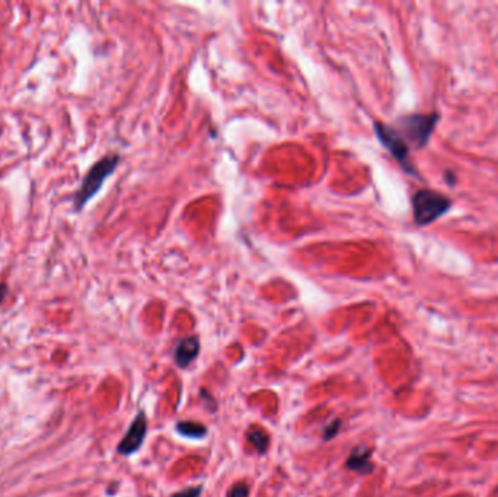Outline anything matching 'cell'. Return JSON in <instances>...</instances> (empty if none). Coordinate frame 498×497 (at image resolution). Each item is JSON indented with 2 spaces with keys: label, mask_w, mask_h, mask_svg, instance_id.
<instances>
[{
  "label": "cell",
  "mask_w": 498,
  "mask_h": 497,
  "mask_svg": "<svg viewBox=\"0 0 498 497\" xmlns=\"http://www.w3.org/2000/svg\"><path fill=\"white\" fill-rule=\"evenodd\" d=\"M246 440L251 443V447L258 454H266L270 447V436L267 435V431L264 429L259 427H252L246 433Z\"/></svg>",
  "instance_id": "obj_8"
},
{
  "label": "cell",
  "mask_w": 498,
  "mask_h": 497,
  "mask_svg": "<svg viewBox=\"0 0 498 497\" xmlns=\"http://www.w3.org/2000/svg\"><path fill=\"white\" fill-rule=\"evenodd\" d=\"M444 178H446V182H448L449 186H452V187H453V186L456 184V175H455L453 173H450V171H446Z\"/></svg>",
  "instance_id": "obj_13"
},
{
  "label": "cell",
  "mask_w": 498,
  "mask_h": 497,
  "mask_svg": "<svg viewBox=\"0 0 498 497\" xmlns=\"http://www.w3.org/2000/svg\"><path fill=\"white\" fill-rule=\"evenodd\" d=\"M200 353V342L197 337H187L182 338L181 342L177 344L174 359L177 366L181 369H186L191 364V362L195 360Z\"/></svg>",
  "instance_id": "obj_6"
},
{
  "label": "cell",
  "mask_w": 498,
  "mask_h": 497,
  "mask_svg": "<svg viewBox=\"0 0 498 497\" xmlns=\"http://www.w3.org/2000/svg\"><path fill=\"white\" fill-rule=\"evenodd\" d=\"M339 429H341V420H334L331 425H328L326 429L323 430V439L330 440V439L335 438L338 435Z\"/></svg>",
  "instance_id": "obj_11"
},
{
  "label": "cell",
  "mask_w": 498,
  "mask_h": 497,
  "mask_svg": "<svg viewBox=\"0 0 498 497\" xmlns=\"http://www.w3.org/2000/svg\"><path fill=\"white\" fill-rule=\"evenodd\" d=\"M177 430L182 436L192 439H200L207 435V427L197 422H179L177 425Z\"/></svg>",
  "instance_id": "obj_9"
},
{
  "label": "cell",
  "mask_w": 498,
  "mask_h": 497,
  "mask_svg": "<svg viewBox=\"0 0 498 497\" xmlns=\"http://www.w3.org/2000/svg\"><path fill=\"white\" fill-rule=\"evenodd\" d=\"M440 120L439 113L428 114H411L401 117L398 120L401 136L408 143V146H414L415 149H423L428 145L430 137L435 132V127Z\"/></svg>",
  "instance_id": "obj_3"
},
{
  "label": "cell",
  "mask_w": 498,
  "mask_h": 497,
  "mask_svg": "<svg viewBox=\"0 0 498 497\" xmlns=\"http://www.w3.org/2000/svg\"><path fill=\"white\" fill-rule=\"evenodd\" d=\"M248 496H249V486L246 483H236L228 493V497H248Z\"/></svg>",
  "instance_id": "obj_10"
},
{
  "label": "cell",
  "mask_w": 498,
  "mask_h": 497,
  "mask_svg": "<svg viewBox=\"0 0 498 497\" xmlns=\"http://www.w3.org/2000/svg\"><path fill=\"white\" fill-rule=\"evenodd\" d=\"M118 162H120V156H118L117 153H111V155L103 156L102 159H99L94 166L89 169V173L83 178L81 187H79V190L76 191L74 197H73L76 211H81V208H83L86 206V203L101 190L105 179H107L115 171Z\"/></svg>",
  "instance_id": "obj_2"
},
{
  "label": "cell",
  "mask_w": 498,
  "mask_h": 497,
  "mask_svg": "<svg viewBox=\"0 0 498 497\" xmlns=\"http://www.w3.org/2000/svg\"><path fill=\"white\" fill-rule=\"evenodd\" d=\"M201 491H203L201 486H195V487H188V489H183L181 491H177L170 497H200Z\"/></svg>",
  "instance_id": "obj_12"
},
{
  "label": "cell",
  "mask_w": 498,
  "mask_h": 497,
  "mask_svg": "<svg viewBox=\"0 0 498 497\" xmlns=\"http://www.w3.org/2000/svg\"><path fill=\"white\" fill-rule=\"evenodd\" d=\"M372 456V449L366 448V447H357L354 448L350 454V456L347 458L346 467L354 473L359 474H372V471L375 469V465L370 461Z\"/></svg>",
  "instance_id": "obj_7"
},
{
  "label": "cell",
  "mask_w": 498,
  "mask_h": 497,
  "mask_svg": "<svg viewBox=\"0 0 498 497\" xmlns=\"http://www.w3.org/2000/svg\"><path fill=\"white\" fill-rule=\"evenodd\" d=\"M452 200L435 190L421 188L412 195V216L418 226H427L450 211Z\"/></svg>",
  "instance_id": "obj_1"
},
{
  "label": "cell",
  "mask_w": 498,
  "mask_h": 497,
  "mask_svg": "<svg viewBox=\"0 0 498 497\" xmlns=\"http://www.w3.org/2000/svg\"><path fill=\"white\" fill-rule=\"evenodd\" d=\"M148 431V417L144 413H139L137 417L131 423L128 431L123 440L118 443V452L121 455H133L140 449L144 442V436Z\"/></svg>",
  "instance_id": "obj_5"
},
{
  "label": "cell",
  "mask_w": 498,
  "mask_h": 497,
  "mask_svg": "<svg viewBox=\"0 0 498 497\" xmlns=\"http://www.w3.org/2000/svg\"><path fill=\"white\" fill-rule=\"evenodd\" d=\"M375 133L379 139V142L390 152L393 158L401 165L404 171L415 178H419V174L415 169L411 155H410V146L405 139L398 132V128H393L385 123L375 121Z\"/></svg>",
  "instance_id": "obj_4"
}]
</instances>
